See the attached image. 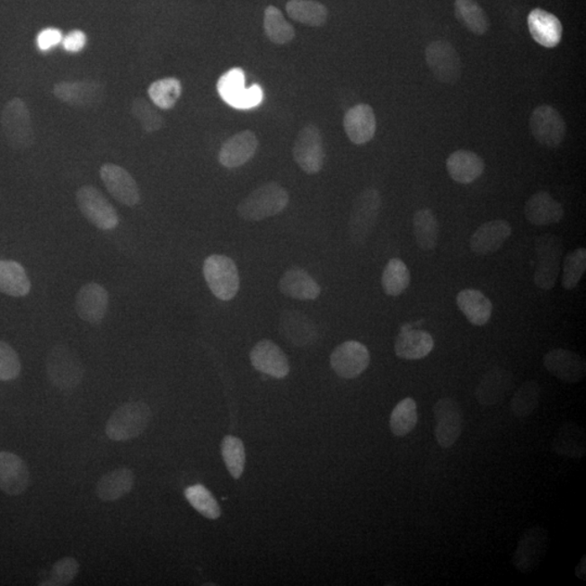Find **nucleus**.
Returning a JSON list of instances; mask_svg holds the SVG:
<instances>
[{
    "mask_svg": "<svg viewBox=\"0 0 586 586\" xmlns=\"http://www.w3.org/2000/svg\"><path fill=\"white\" fill-rule=\"evenodd\" d=\"M54 95L70 107L92 109L101 106L106 90L102 83L93 80L61 82L55 85Z\"/></svg>",
    "mask_w": 586,
    "mask_h": 586,
    "instance_id": "14",
    "label": "nucleus"
},
{
    "mask_svg": "<svg viewBox=\"0 0 586 586\" xmlns=\"http://www.w3.org/2000/svg\"><path fill=\"white\" fill-rule=\"evenodd\" d=\"M586 271V250L578 248L569 253L564 261L563 287L566 290L577 288Z\"/></svg>",
    "mask_w": 586,
    "mask_h": 586,
    "instance_id": "46",
    "label": "nucleus"
},
{
    "mask_svg": "<svg viewBox=\"0 0 586 586\" xmlns=\"http://www.w3.org/2000/svg\"><path fill=\"white\" fill-rule=\"evenodd\" d=\"M64 40V35L60 30L55 28H49L41 31L38 35V43L39 49L41 51H47L54 49L55 46L59 45Z\"/></svg>",
    "mask_w": 586,
    "mask_h": 586,
    "instance_id": "50",
    "label": "nucleus"
},
{
    "mask_svg": "<svg viewBox=\"0 0 586 586\" xmlns=\"http://www.w3.org/2000/svg\"><path fill=\"white\" fill-rule=\"evenodd\" d=\"M411 284V271L401 259H391L386 265L381 285L386 296H401Z\"/></svg>",
    "mask_w": 586,
    "mask_h": 586,
    "instance_id": "40",
    "label": "nucleus"
},
{
    "mask_svg": "<svg viewBox=\"0 0 586 586\" xmlns=\"http://www.w3.org/2000/svg\"><path fill=\"white\" fill-rule=\"evenodd\" d=\"M514 388V376L500 366L485 373L475 389V399L483 406H494L503 401Z\"/></svg>",
    "mask_w": 586,
    "mask_h": 586,
    "instance_id": "21",
    "label": "nucleus"
},
{
    "mask_svg": "<svg viewBox=\"0 0 586 586\" xmlns=\"http://www.w3.org/2000/svg\"><path fill=\"white\" fill-rule=\"evenodd\" d=\"M544 368L549 374L567 384H578L585 378V360L578 353L566 349L549 351L543 359Z\"/></svg>",
    "mask_w": 586,
    "mask_h": 586,
    "instance_id": "16",
    "label": "nucleus"
},
{
    "mask_svg": "<svg viewBox=\"0 0 586 586\" xmlns=\"http://www.w3.org/2000/svg\"><path fill=\"white\" fill-rule=\"evenodd\" d=\"M413 229L416 244L422 251H433L438 247L440 225L436 214L431 209H421L413 218Z\"/></svg>",
    "mask_w": 586,
    "mask_h": 586,
    "instance_id": "35",
    "label": "nucleus"
},
{
    "mask_svg": "<svg viewBox=\"0 0 586 586\" xmlns=\"http://www.w3.org/2000/svg\"><path fill=\"white\" fill-rule=\"evenodd\" d=\"M541 400V386L536 380H528L512 395L511 407L517 418L530 417Z\"/></svg>",
    "mask_w": 586,
    "mask_h": 586,
    "instance_id": "39",
    "label": "nucleus"
},
{
    "mask_svg": "<svg viewBox=\"0 0 586 586\" xmlns=\"http://www.w3.org/2000/svg\"><path fill=\"white\" fill-rule=\"evenodd\" d=\"M250 360L256 370L277 379L285 378L290 371L284 351L271 340H261L256 343L251 351Z\"/></svg>",
    "mask_w": 586,
    "mask_h": 586,
    "instance_id": "19",
    "label": "nucleus"
},
{
    "mask_svg": "<svg viewBox=\"0 0 586 586\" xmlns=\"http://www.w3.org/2000/svg\"><path fill=\"white\" fill-rule=\"evenodd\" d=\"M525 216L527 221L535 226H547L562 221L564 209L548 192L538 191L527 201Z\"/></svg>",
    "mask_w": 586,
    "mask_h": 586,
    "instance_id": "28",
    "label": "nucleus"
},
{
    "mask_svg": "<svg viewBox=\"0 0 586 586\" xmlns=\"http://www.w3.org/2000/svg\"><path fill=\"white\" fill-rule=\"evenodd\" d=\"M148 95L155 107L170 110L182 96V84L174 77L162 78L151 84Z\"/></svg>",
    "mask_w": 586,
    "mask_h": 586,
    "instance_id": "42",
    "label": "nucleus"
},
{
    "mask_svg": "<svg viewBox=\"0 0 586 586\" xmlns=\"http://www.w3.org/2000/svg\"><path fill=\"white\" fill-rule=\"evenodd\" d=\"M262 99H263V91H262L259 85L254 84V85L245 90L242 101L239 102L238 109L245 110L259 106Z\"/></svg>",
    "mask_w": 586,
    "mask_h": 586,
    "instance_id": "52",
    "label": "nucleus"
},
{
    "mask_svg": "<svg viewBox=\"0 0 586 586\" xmlns=\"http://www.w3.org/2000/svg\"><path fill=\"white\" fill-rule=\"evenodd\" d=\"M286 12L292 20L312 28L325 25L328 19L325 4L315 0H289L286 4Z\"/></svg>",
    "mask_w": 586,
    "mask_h": 586,
    "instance_id": "36",
    "label": "nucleus"
},
{
    "mask_svg": "<svg viewBox=\"0 0 586 586\" xmlns=\"http://www.w3.org/2000/svg\"><path fill=\"white\" fill-rule=\"evenodd\" d=\"M47 375L56 388L70 391L82 383L84 366L69 347L58 344L47 358Z\"/></svg>",
    "mask_w": 586,
    "mask_h": 586,
    "instance_id": "7",
    "label": "nucleus"
},
{
    "mask_svg": "<svg viewBox=\"0 0 586 586\" xmlns=\"http://www.w3.org/2000/svg\"><path fill=\"white\" fill-rule=\"evenodd\" d=\"M293 158L308 175L317 174L322 171L326 153L321 130L315 125H306L297 134L293 146Z\"/></svg>",
    "mask_w": 586,
    "mask_h": 586,
    "instance_id": "10",
    "label": "nucleus"
},
{
    "mask_svg": "<svg viewBox=\"0 0 586 586\" xmlns=\"http://www.w3.org/2000/svg\"><path fill=\"white\" fill-rule=\"evenodd\" d=\"M289 203V195L284 187L275 182L256 188L239 203V217L250 222H259L284 211Z\"/></svg>",
    "mask_w": 586,
    "mask_h": 586,
    "instance_id": "1",
    "label": "nucleus"
},
{
    "mask_svg": "<svg viewBox=\"0 0 586 586\" xmlns=\"http://www.w3.org/2000/svg\"><path fill=\"white\" fill-rule=\"evenodd\" d=\"M422 321L405 324L397 334L395 351L397 358L407 360H422L428 357L434 348V340L431 333L416 329Z\"/></svg>",
    "mask_w": 586,
    "mask_h": 586,
    "instance_id": "18",
    "label": "nucleus"
},
{
    "mask_svg": "<svg viewBox=\"0 0 586 586\" xmlns=\"http://www.w3.org/2000/svg\"><path fill=\"white\" fill-rule=\"evenodd\" d=\"M537 269L535 284L542 290H552L561 271L564 253L563 239L553 234H543L537 238Z\"/></svg>",
    "mask_w": 586,
    "mask_h": 586,
    "instance_id": "6",
    "label": "nucleus"
},
{
    "mask_svg": "<svg viewBox=\"0 0 586 586\" xmlns=\"http://www.w3.org/2000/svg\"><path fill=\"white\" fill-rule=\"evenodd\" d=\"M280 333L288 342L296 347H307L316 342L318 329L310 317L296 310L281 313Z\"/></svg>",
    "mask_w": 586,
    "mask_h": 586,
    "instance_id": "22",
    "label": "nucleus"
},
{
    "mask_svg": "<svg viewBox=\"0 0 586 586\" xmlns=\"http://www.w3.org/2000/svg\"><path fill=\"white\" fill-rule=\"evenodd\" d=\"M264 32L271 43L277 45L289 44L296 38V31L288 22L284 13L275 6H269L264 12Z\"/></svg>",
    "mask_w": 586,
    "mask_h": 586,
    "instance_id": "38",
    "label": "nucleus"
},
{
    "mask_svg": "<svg viewBox=\"0 0 586 586\" xmlns=\"http://www.w3.org/2000/svg\"><path fill=\"white\" fill-rule=\"evenodd\" d=\"M418 422L417 404L412 397H405L394 408L390 416V429L395 437H405L414 431Z\"/></svg>",
    "mask_w": 586,
    "mask_h": 586,
    "instance_id": "41",
    "label": "nucleus"
},
{
    "mask_svg": "<svg viewBox=\"0 0 586 586\" xmlns=\"http://www.w3.org/2000/svg\"><path fill=\"white\" fill-rule=\"evenodd\" d=\"M80 570L76 559L73 557L62 558L52 567L49 579L44 581L40 585L44 586H64L69 585L75 581Z\"/></svg>",
    "mask_w": 586,
    "mask_h": 586,
    "instance_id": "48",
    "label": "nucleus"
},
{
    "mask_svg": "<svg viewBox=\"0 0 586 586\" xmlns=\"http://www.w3.org/2000/svg\"><path fill=\"white\" fill-rule=\"evenodd\" d=\"M185 496L190 504L198 512L208 519H218L221 516V507L206 486L202 484L191 485L185 490Z\"/></svg>",
    "mask_w": 586,
    "mask_h": 586,
    "instance_id": "44",
    "label": "nucleus"
},
{
    "mask_svg": "<svg viewBox=\"0 0 586 586\" xmlns=\"http://www.w3.org/2000/svg\"><path fill=\"white\" fill-rule=\"evenodd\" d=\"M258 148L256 135L251 130H244L225 141L218 154L219 164L226 169H237L253 160Z\"/></svg>",
    "mask_w": 586,
    "mask_h": 586,
    "instance_id": "20",
    "label": "nucleus"
},
{
    "mask_svg": "<svg viewBox=\"0 0 586 586\" xmlns=\"http://www.w3.org/2000/svg\"><path fill=\"white\" fill-rule=\"evenodd\" d=\"M530 129L538 144L547 148H557L566 138L567 127L556 109L544 104L532 112Z\"/></svg>",
    "mask_w": 586,
    "mask_h": 586,
    "instance_id": "13",
    "label": "nucleus"
},
{
    "mask_svg": "<svg viewBox=\"0 0 586 586\" xmlns=\"http://www.w3.org/2000/svg\"><path fill=\"white\" fill-rule=\"evenodd\" d=\"M29 484L30 472L24 460L12 452H0V490L17 496L22 494Z\"/></svg>",
    "mask_w": 586,
    "mask_h": 586,
    "instance_id": "25",
    "label": "nucleus"
},
{
    "mask_svg": "<svg viewBox=\"0 0 586 586\" xmlns=\"http://www.w3.org/2000/svg\"><path fill=\"white\" fill-rule=\"evenodd\" d=\"M86 35L80 30L72 31L66 38L62 40L61 43L64 49L69 52H78L83 50L86 45Z\"/></svg>",
    "mask_w": 586,
    "mask_h": 586,
    "instance_id": "51",
    "label": "nucleus"
},
{
    "mask_svg": "<svg viewBox=\"0 0 586 586\" xmlns=\"http://www.w3.org/2000/svg\"><path fill=\"white\" fill-rule=\"evenodd\" d=\"M244 83V72L240 67L229 70L218 82L219 96L229 106L238 109L239 102L242 101L245 90H247Z\"/></svg>",
    "mask_w": 586,
    "mask_h": 586,
    "instance_id": "43",
    "label": "nucleus"
},
{
    "mask_svg": "<svg viewBox=\"0 0 586 586\" xmlns=\"http://www.w3.org/2000/svg\"><path fill=\"white\" fill-rule=\"evenodd\" d=\"M484 159L473 151H455L447 160L449 177L459 184H472L484 174Z\"/></svg>",
    "mask_w": 586,
    "mask_h": 586,
    "instance_id": "29",
    "label": "nucleus"
},
{
    "mask_svg": "<svg viewBox=\"0 0 586 586\" xmlns=\"http://www.w3.org/2000/svg\"><path fill=\"white\" fill-rule=\"evenodd\" d=\"M280 290L297 300H315L322 291L317 281L302 269L287 271L280 281Z\"/></svg>",
    "mask_w": 586,
    "mask_h": 586,
    "instance_id": "31",
    "label": "nucleus"
},
{
    "mask_svg": "<svg viewBox=\"0 0 586 586\" xmlns=\"http://www.w3.org/2000/svg\"><path fill=\"white\" fill-rule=\"evenodd\" d=\"M31 281L22 265L14 261L0 260V292L12 297H25Z\"/></svg>",
    "mask_w": 586,
    "mask_h": 586,
    "instance_id": "34",
    "label": "nucleus"
},
{
    "mask_svg": "<svg viewBox=\"0 0 586 586\" xmlns=\"http://www.w3.org/2000/svg\"><path fill=\"white\" fill-rule=\"evenodd\" d=\"M511 224L504 219L486 222L475 230L470 238V249L477 255H491L502 248L511 236Z\"/></svg>",
    "mask_w": 586,
    "mask_h": 586,
    "instance_id": "24",
    "label": "nucleus"
},
{
    "mask_svg": "<svg viewBox=\"0 0 586 586\" xmlns=\"http://www.w3.org/2000/svg\"><path fill=\"white\" fill-rule=\"evenodd\" d=\"M135 483L132 470L118 468L108 473L98 481L96 493L102 501L112 502L129 493Z\"/></svg>",
    "mask_w": 586,
    "mask_h": 586,
    "instance_id": "33",
    "label": "nucleus"
},
{
    "mask_svg": "<svg viewBox=\"0 0 586 586\" xmlns=\"http://www.w3.org/2000/svg\"><path fill=\"white\" fill-rule=\"evenodd\" d=\"M222 454L225 464L232 477L239 479L242 477L244 469L245 453L242 440L227 436L222 443Z\"/></svg>",
    "mask_w": 586,
    "mask_h": 586,
    "instance_id": "45",
    "label": "nucleus"
},
{
    "mask_svg": "<svg viewBox=\"0 0 586 586\" xmlns=\"http://www.w3.org/2000/svg\"><path fill=\"white\" fill-rule=\"evenodd\" d=\"M370 354L363 343L345 342L334 349L331 357L332 368L343 379L358 378L368 369Z\"/></svg>",
    "mask_w": 586,
    "mask_h": 586,
    "instance_id": "15",
    "label": "nucleus"
},
{
    "mask_svg": "<svg viewBox=\"0 0 586 586\" xmlns=\"http://www.w3.org/2000/svg\"><path fill=\"white\" fill-rule=\"evenodd\" d=\"M0 121L4 138L12 148L25 150L33 146L35 135L32 119L22 99L13 98L8 102L3 109Z\"/></svg>",
    "mask_w": 586,
    "mask_h": 586,
    "instance_id": "3",
    "label": "nucleus"
},
{
    "mask_svg": "<svg viewBox=\"0 0 586 586\" xmlns=\"http://www.w3.org/2000/svg\"><path fill=\"white\" fill-rule=\"evenodd\" d=\"M101 177L104 186L111 196L127 207H135L140 201V192L138 182L129 173L117 164L102 165Z\"/></svg>",
    "mask_w": 586,
    "mask_h": 586,
    "instance_id": "17",
    "label": "nucleus"
},
{
    "mask_svg": "<svg viewBox=\"0 0 586 586\" xmlns=\"http://www.w3.org/2000/svg\"><path fill=\"white\" fill-rule=\"evenodd\" d=\"M436 421V440L440 447L449 448L457 442L463 432L464 414L462 407L452 397H443L433 406Z\"/></svg>",
    "mask_w": 586,
    "mask_h": 586,
    "instance_id": "12",
    "label": "nucleus"
},
{
    "mask_svg": "<svg viewBox=\"0 0 586 586\" xmlns=\"http://www.w3.org/2000/svg\"><path fill=\"white\" fill-rule=\"evenodd\" d=\"M455 15L466 29L475 35L488 32L490 22L488 15L475 0H455Z\"/></svg>",
    "mask_w": 586,
    "mask_h": 586,
    "instance_id": "37",
    "label": "nucleus"
},
{
    "mask_svg": "<svg viewBox=\"0 0 586 586\" xmlns=\"http://www.w3.org/2000/svg\"><path fill=\"white\" fill-rule=\"evenodd\" d=\"M575 575H577V577L580 580H583V581L586 580V557L585 556L581 558L578 566L575 567Z\"/></svg>",
    "mask_w": 586,
    "mask_h": 586,
    "instance_id": "53",
    "label": "nucleus"
},
{
    "mask_svg": "<svg viewBox=\"0 0 586 586\" xmlns=\"http://www.w3.org/2000/svg\"><path fill=\"white\" fill-rule=\"evenodd\" d=\"M151 411L144 402H129L119 407L106 426L107 436L114 441L138 438L148 427Z\"/></svg>",
    "mask_w": 586,
    "mask_h": 586,
    "instance_id": "4",
    "label": "nucleus"
},
{
    "mask_svg": "<svg viewBox=\"0 0 586 586\" xmlns=\"http://www.w3.org/2000/svg\"><path fill=\"white\" fill-rule=\"evenodd\" d=\"M132 114L138 120L146 133L158 132L164 125V119L153 104L145 98H136L132 104Z\"/></svg>",
    "mask_w": 586,
    "mask_h": 586,
    "instance_id": "47",
    "label": "nucleus"
},
{
    "mask_svg": "<svg viewBox=\"0 0 586 586\" xmlns=\"http://www.w3.org/2000/svg\"><path fill=\"white\" fill-rule=\"evenodd\" d=\"M109 306V293L96 282L84 285L77 292L75 307L77 315L84 322L101 324L106 316Z\"/></svg>",
    "mask_w": 586,
    "mask_h": 586,
    "instance_id": "23",
    "label": "nucleus"
},
{
    "mask_svg": "<svg viewBox=\"0 0 586 586\" xmlns=\"http://www.w3.org/2000/svg\"><path fill=\"white\" fill-rule=\"evenodd\" d=\"M530 34L538 45L554 49L563 39V24L556 15L540 8L533 9L528 15Z\"/></svg>",
    "mask_w": 586,
    "mask_h": 586,
    "instance_id": "27",
    "label": "nucleus"
},
{
    "mask_svg": "<svg viewBox=\"0 0 586 586\" xmlns=\"http://www.w3.org/2000/svg\"><path fill=\"white\" fill-rule=\"evenodd\" d=\"M381 195L375 188H368L355 198L349 219L351 243L357 247L368 242L381 210Z\"/></svg>",
    "mask_w": 586,
    "mask_h": 586,
    "instance_id": "2",
    "label": "nucleus"
},
{
    "mask_svg": "<svg viewBox=\"0 0 586 586\" xmlns=\"http://www.w3.org/2000/svg\"><path fill=\"white\" fill-rule=\"evenodd\" d=\"M76 203L83 217L93 226L102 230H111L118 226L117 211L97 188L81 187L76 192Z\"/></svg>",
    "mask_w": 586,
    "mask_h": 586,
    "instance_id": "11",
    "label": "nucleus"
},
{
    "mask_svg": "<svg viewBox=\"0 0 586 586\" xmlns=\"http://www.w3.org/2000/svg\"><path fill=\"white\" fill-rule=\"evenodd\" d=\"M548 530L542 526L528 528L522 533L511 563L522 573H530L540 564L548 551Z\"/></svg>",
    "mask_w": 586,
    "mask_h": 586,
    "instance_id": "8",
    "label": "nucleus"
},
{
    "mask_svg": "<svg viewBox=\"0 0 586 586\" xmlns=\"http://www.w3.org/2000/svg\"><path fill=\"white\" fill-rule=\"evenodd\" d=\"M345 134L355 145H365L374 138L377 129L374 109L369 104L360 103L344 115Z\"/></svg>",
    "mask_w": 586,
    "mask_h": 586,
    "instance_id": "26",
    "label": "nucleus"
},
{
    "mask_svg": "<svg viewBox=\"0 0 586 586\" xmlns=\"http://www.w3.org/2000/svg\"><path fill=\"white\" fill-rule=\"evenodd\" d=\"M457 306L468 322L481 327L489 323L493 305L484 293L477 289H464L457 297Z\"/></svg>",
    "mask_w": 586,
    "mask_h": 586,
    "instance_id": "32",
    "label": "nucleus"
},
{
    "mask_svg": "<svg viewBox=\"0 0 586 586\" xmlns=\"http://www.w3.org/2000/svg\"><path fill=\"white\" fill-rule=\"evenodd\" d=\"M20 373L19 355L8 343L0 342V381L13 380Z\"/></svg>",
    "mask_w": 586,
    "mask_h": 586,
    "instance_id": "49",
    "label": "nucleus"
},
{
    "mask_svg": "<svg viewBox=\"0 0 586 586\" xmlns=\"http://www.w3.org/2000/svg\"><path fill=\"white\" fill-rule=\"evenodd\" d=\"M426 62L440 83L455 85L462 77V60L457 50L447 40H434L428 45Z\"/></svg>",
    "mask_w": 586,
    "mask_h": 586,
    "instance_id": "9",
    "label": "nucleus"
},
{
    "mask_svg": "<svg viewBox=\"0 0 586 586\" xmlns=\"http://www.w3.org/2000/svg\"><path fill=\"white\" fill-rule=\"evenodd\" d=\"M203 275L209 288L218 299L233 300L240 286L239 271L233 259L226 255L208 256L203 263Z\"/></svg>",
    "mask_w": 586,
    "mask_h": 586,
    "instance_id": "5",
    "label": "nucleus"
},
{
    "mask_svg": "<svg viewBox=\"0 0 586 586\" xmlns=\"http://www.w3.org/2000/svg\"><path fill=\"white\" fill-rule=\"evenodd\" d=\"M555 453L573 459H582L586 454V436L582 427L566 422L555 433L552 441Z\"/></svg>",
    "mask_w": 586,
    "mask_h": 586,
    "instance_id": "30",
    "label": "nucleus"
}]
</instances>
